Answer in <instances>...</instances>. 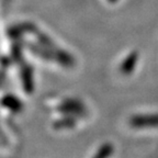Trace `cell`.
<instances>
[{
	"label": "cell",
	"instance_id": "obj_1",
	"mask_svg": "<svg viewBox=\"0 0 158 158\" xmlns=\"http://www.w3.org/2000/svg\"><path fill=\"white\" fill-rule=\"evenodd\" d=\"M131 124L133 126H158V115L149 116H135L131 120Z\"/></svg>",
	"mask_w": 158,
	"mask_h": 158
},
{
	"label": "cell",
	"instance_id": "obj_2",
	"mask_svg": "<svg viewBox=\"0 0 158 158\" xmlns=\"http://www.w3.org/2000/svg\"><path fill=\"white\" fill-rule=\"evenodd\" d=\"M136 62H137V55H136L135 53H132V54L125 59L124 64L121 66V72L123 73V74L131 73L132 70H133L134 66H135Z\"/></svg>",
	"mask_w": 158,
	"mask_h": 158
},
{
	"label": "cell",
	"instance_id": "obj_3",
	"mask_svg": "<svg viewBox=\"0 0 158 158\" xmlns=\"http://www.w3.org/2000/svg\"><path fill=\"white\" fill-rule=\"evenodd\" d=\"M112 153V147L110 145H106L103 148H101V151L99 152V154L96 156V158H106L110 156Z\"/></svg>",
	"mask_w": 158,
	"mask_h": 158
},
{
	"label": "cell",
	"instance_id": "obj_4",
	"mask_svg": "<svg viewBox=\"0 0 158 158\" xmlns=\"http://www.w3.org/2000/svg\"><path fill=\"white\" fill-rule=\"evenodd\" d=\"M109 1H110V2H112V3H114V2H116L118 0H109Z\"/></svg>",
	"mask_w": 158,
	"mask_h": 158
},
{
	"label": "cell",
	"instance_id": "obj_5",
	"mask_svg": "<svg viewBox=\"0 0 158 158\" xmlns=\"http://www.w3.org/2000/svg\"><path fill=\"white\" fill-rule=\"evenodd\" d=\"M6 1H11V0H6Z\"/></svg>",
	"mask_w": 158,
	"mask_h": 158
}]
</instances>
